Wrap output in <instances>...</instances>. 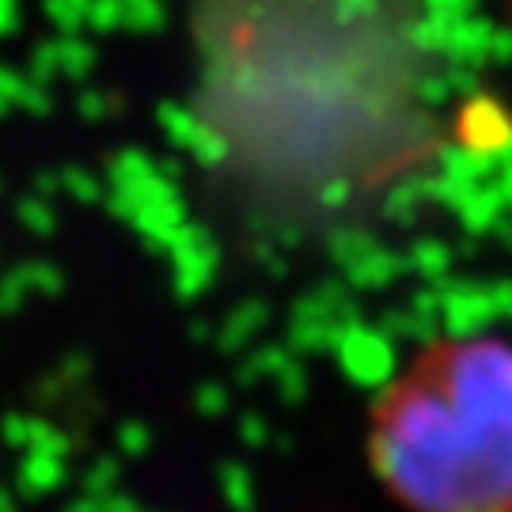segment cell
Segmentation results:
<instances>
[{
  "instance_id": "1",
  "label": "cell",
  "mask_w": 512,
  "mask_h": 512,
  "mask_svg": "<svg viewBox=\"0 0 512 512\" xmlns=\"http://www.w3.org/2000/svg\"><path fill=\"white\" fill-rule=\"evenodd\" d=\"M372 467L414 512H512V342L421 349L372 410Z\"/></svg>"
}]
</instances>
